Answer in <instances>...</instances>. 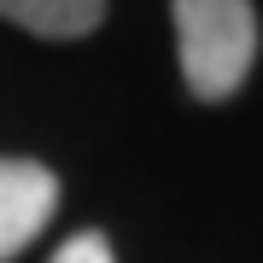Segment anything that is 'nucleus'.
<instances>
[{"label": "nucleus", "mask_w": 263, "mask_h": 263, "mask_svg": "<svg viewBox=\"0 0 263 263\" xmlns=\"http://www.w3.org/2000/svg\"><path fill=\"white\" fill-rule=\"evenodd\" d=\"M59 211V181L35 158H0V263H12Z\"/></svg>", "instance_id": "nucleus-2"}, {"label": "nucleus", "mask_w": 263, "mask_h": 263, "mask_svg": "<svg viewBox=\"0 0 263 263\" xmlns=\"http://www.w3.org/2000/svg\"><path fill=\"white\" fill-rule=\"evenodd\" d=\"M53 263H117V257H111V240L88 228V234H70L65 246H59Z\"/></svg>", "instance_id": "nucleus-4"}, {"label": "nucleus", "mask_w": 263, "mask_h": 263, "mask_svg": "<svg viewBox=\"0 0 263 263\" xmlns=\"http://www.w3.org/2000/svg\"><path fill=\"white\" fill-rule=\"evenodd\" d=\"M0 18L47 41H76L105 24V0H0Z\"/></svg>", "instance_id": "nucleus-3"}, {"label": "nucleus", "mask_w": 263, "mask_h": 263, "mask_svg": "<svg viewBox=\"0 0 263 263\" xmlns=\"http://www.w3.org/2000/svg\"><path fill=\"white\" fill-rule=\"evenodd\" d=\"M176 59L193 100H234L257 65V6L252 0H170Z\"/></svg>", "instance_id": "nucleus-1"}]
</instances>
